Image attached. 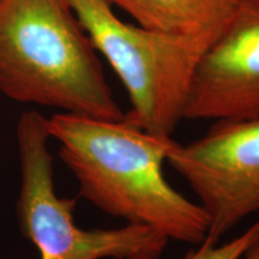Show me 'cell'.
I'll use <instances>...</instances> for the list:
<instances>
[{"label": "cell", "mask_w": 259, "mask_h": 259, "mask_svg": "<svg viewBox=\"0 0 259 259\" xmlns=\"http://www.w3.org/2000/svg\"><path fill=\"white\" fill-rule=\"evenodd\" d=\"M59 156L78 181L79 197L127 225L148 226L169 240L198 246L205 240L209 220L163 174L167 155L176 144L157 137L130 119L118 120L58 113L47 118Z\"/></svg>", "instance_id": "obj_1"}, {"label": "cell", "mask_w": 259, "mask_h": 259, "mask_svg": "<svg viewBox=\"0 0 259 259\" xmlns=\"http://www.w3.org/2000/svg\"><path fill=\"white\" fill-rule=\"evenodd\" d=\"M0 92L64 113L124 118L67 0H0Z\"/></svg>", "instance_id": "obj_2"}, {"label": "cell", "mask_w": 259, "mask_h": 259, "mask_svg": "<svg viewBox=\"0 0 259 259\" xmlns=\"http://www.w3.org/2000/svg\"><path fill=\"white\" fill-rule=\"evenodd\" d=\"M90 40L125 87V115L157 137L171 138L184 119L197 64L215 38L144 29L118 18L108 0H67Z\"/></svg>", "instance_id": "obj_3"}, {"label": "cell", "mask_w": 259, "mask_h": 259, "mask_svg": "<svg viewBox=\"0 0 259 259\" xmlns=\"http://www.w3.org/2000/svg\"><path fill=\"white\" fill-rule=\"evenodd\" d=\"M21 189L18 226L36 246L40 259H160L169 239L148 226L84 231L76 225V198L54 190L53 156L47 118L35 111L19 116L17 127Z\"/></svg>", "instance_id": "obj_4"}, {"label": "cell", "mask_w": 259, "mask_h": 259, "mask_svg": "<svg viewBox=\"0 0 259 259\" xmlns=\"http://www.w3.org/2000/svg\"><path fill=\"white\" fill-rule=\"evenodd\" d=\"M167 163L189 184L208 216L206 240L218 244L259 212V118L213 121L196 141L176 142Z\"/></svg>", "instance_id": "obj_5"}, {"label": "cell", "mask_w": 259, "mask_h": 259, "mask_svg": "<svg viewBox=\"0 0 259 259\" xmlns=\"http://www.w3.org/2000/svg\"><path fill=\"white\" fill-rule=\"evenodd\" d=\"M259 118V0H236L231 19L197 64L184 119Z\"/></svg>", "instance_id": "obj_6"}, {"label": "cell", "mask_w": 259, "mask_h": 259, "mask_svg": "<svg viewBox=\"0 0 259 259\" xmlns=\"http://www.w3.org/2000/svg\"><path fill=\"white\" fill-rule=\"evenodd\" d=\"M139 27L166 34L216 38L234 12L236 0H108Z\"/></svg>", "instance_id": "obj_7"}, {"label": "cell", "mask_w": 259, "mask_h": 259, "mask_svg": "<svg viewBox=\"0 0 259 259\" xmlns=\"http://www.w3.org/2000/svg\"><path fill=\"white\" fill-rule=\"evenodd\" d=\"M259 239V221L246 229L241 235L225 244L204 240L198 248L191 251L185 259H241L245 252Z\"/></svg>", "instance_id": "obj_8"}, {"label": "cell", "mask_w": 259, "mask_h": 259, "mask_svg": "<svg viewBox=\"0 0 259 259\" xmlns=\"http://www.w3.org/2000/svg\"><path fill=\"white\" fill-rule=\"evenodd\" d=\"M241 259H259V239L253 245L250 246V248L245 252Z\"/></svg>", "instance_id": "obj_9"}]
</instances>
